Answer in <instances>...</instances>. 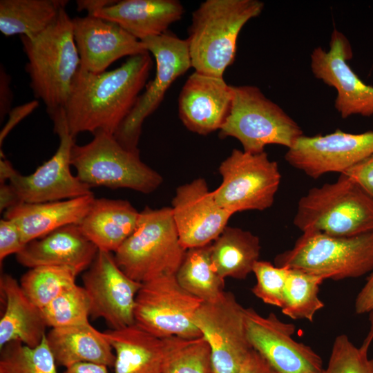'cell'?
<instances>
[{
    "instance_id": "obj_1",
    "label": "cell",
    "mask_w": 373,
    "mask_h": 373,
    "mask_svg": "<svg viewBox=\"0 0 373 373\" xmlns=\"http://www.w3.org/2000/svg\"><path fill=\"white\" fill-rule=\"evenodd\" d=\"M152 64L146 52L129 57L119 67L101 73L79 67L64 107L73 137L98 131L114 135L146 86Z\"/></svg>"
},
{
    "instance_id": "obj_2",
    "label": "cell",
    "mask_w": 373,
    "mask_h": 373,
    "mask_svg": "<svg viewBox=\"0 0 373 373\" xmlns=\"http://www.w3.org/2000/svg\"><path fill=\"white\" fill-rule=\"evenodd\" d=\"M258 0H207L193 11L186 39L191 67L199 73L223 77L236 58L243 26L260 15Z\"/></svg>"
},
{
    "instance_id": "obj_3",
    "label": "cell",
    "mask_w": 373,
    "mask_h": 373,
    "mask_svg": "<svg viewBox=\"0 0 373 373\" xmlns=\"http://www.w3.org/2000/svg\"><path fill=\"white\" fill-rule=\"evenodd\" d=\"M20 39L35 96L43 101L46 111L64 108L80 66L72 19L63 8L41 33L32 37L20 36Z\"/></svg>"
},
{
    "instance_id": "obj_4",
    "label": "cell",
    "mask_w": 373,
    "mask_h": 373,
    "mask_svg": "<svg viewBox=\"0 0 373 373\" xmlns=\"http://www.w3.org/2000/svg\"><path fill=\"white\" fill-rule=\"evenodd\" d=\"M303 233L354 236L373 230V198L347 175L313 187L298 202L293 220Z\"/></svg>"
},
{
    "instance_id": "obj_5",
    "label": "cell",
    "mask_w": 373,
    "mask_h": 373,
    "mask_svg": "<svg viewBox=\"0 0 373 373\" xmlns=\"http://www.w3.org/2000/svg\"><path fill=\"white\" fill-rule=\"evenodd\" d=\"M186 249L182 245L171 207L140 212L133 233L115 253L119 268L143 283L162 275L175 274Z\"/></svg>"
},
{
    "instance_id": "obj_6",
    "label": "cell",
    "mask_w": 373,
    "mask_h": 373,
    "mask_svg": "<svg viewBox=\"0 0 373 373\" xmlns=\"http://www.w3.org/2000/svg\"><path fill=\"white\" fill-rule=\"evenodd\" d=\"M275 265L339 280L373 271V230L354 236L306 231L294 247L276 256Z\"/></svg>"
},
{
    "instance_id": "obj_7",
    "label": "cell",
    "mask_w": 373,
    "mask_h": 373,
    "mask_svg": "<svg viewBox=\"0 0 373 373\" xmlns=\"http://www.w3.org/2000/svg\"><path fill=\"white\" fill-rule=\"evenodd\" d=\"M93 134L90 142L72 148L71 165L81 182L90 188H126L143 193L160 186L162 176L140 160L139 151L124 148L109 133Z\"/></svg>"
},
{
    "instance_id": "obj_8",
    "label": "cell",
    "mask_w": 373,
    "mask_h": 373,
    "mask_svg": "<svg viewBox=\"0 0 373 373\" xmlns=\"http://www.w3.org/2000/svg\"><path fill=\"white\" fill-rule=\"evenodd\" d=\"M232 88V106L220 130L221 137H234L244 151L259 153L268 144L288 149L304 135L299 125L258 87L242 85Z\"/></svg>"
},
{
    "instance_id": "obj_9",
    "label": "cell",
    "mask_w": 373,
    "mask_h": 373,
    "mask_svg": "<svg viewBox=\"0 0 373 373\" xmlns=\"http://www.w3.org/2000/svg\"><path fill=\"white\" fill-rule=\"evenodd\" d=\"M47 113L59 138L55 153L28 175L20 174L8 160L1 158V183L8 180L19 201L26 203L63 200L93 194L89 186L71 173L75 137L68 129L64 108L48 110Z\"/></svg>"
},
{
    "instance_id": "obj_10",
    "label": "cell",
    "mask_w": 373,
    "mask_h": 373,
    "mask_svg": "<svg viewBox=\"0 0 373 373\" xmlns=\"http://www.w3.org/2000/svg\"><path fill=\"white\" fill-rule=\"evenodd\" d=\"M202 302L179 284L175 274L162 275L142 283L135 298V324L160 338H198L202 335L193 317Z\"/></svg>"
},
{
    "instance_id": "obj_11",
    "label": "cell",
    "mask_w": 373,
    "mask_h": 373,
    "mask_svg": "<svg viewBox=\"0 0 373 373\" xmlns=\"http://www.w3.org/2000/svg\"><path fill=\"white\" fill-rule=\"evenodd\" d=\"M218 171L222 182L213 194L218 204L231 214L263 211L273 204L281 175L277 162L265 151L251 153L233 149Z\"/></svg>"
},
{
    "instance_id": "obj_12",
    "label": "cell",
    "mask_w": 373,
    "mask_h": 373,
    "mask_svg": "<svg viewBox=\"0 0 373 373\" xmlns=\"http://www.w3.org/2000/svg\"><path fill=\"white\" fill-rule=\"evenodd\" d=\"M142 41L154 57L155 74L113 135L124 148L135 152L139 151L137 144L144 121L158 108L172 84L191 67L186 39L166 32Z\"/></svg>"
},
{
    "instance_id": "obj_13",
    "label": "cell",
    "mask_w": 373,
    "mask_h": 373,
    "mask_svg": "<svg viewBox=\"0 0 373 373\" xmlns=\"http://www.w3.org/2000/svg\"><path fill=\"white\" fill-rule=\"evenodd\" d=\"M193 322L208 341L213 373H238L250 351L245 308L231 291L216 300L202 302Z\"/></svg>"
},
{
    "instance_id": "obj_14",
    "label": "cell",
    "mask_w": 373,
    "mask_h": 373,
    "mask_svg": "<svg viewBox=\"0 0 373 373\" xmlns=\"http://www.w3.org/2000/svg\"><path fill=\"white\" fill-rule=\"evenodd\" d=\"M82 280L93 319L103 318L111 329L135 324V298L142 283L133 280L119 268L113 253L98 250Z\"/></svg>"
},
{
    "instance_id": "obj_15",
    "label": "cell",
    "mask_w": 373,
    "mask_h": 373,
    "mask_svg": "<svg viewBox=\"0 0 373 373\" xmlns=\"http://www.w3.org/2000/svg\"><path fill=\"white\" fill-rule=\"evenodd\" d=\"M247 336L257 351L278 373H323L321 357L309 346L293 338L295 325L273 312L262 316L245 308Z\"/></svg>"
},
{
    "instance_id": "obj_16",
    "label": "cell",
    "mask_w": 373,
    "mask_h": 373,
    "mask_svg": "<svg viewBox=\"0 0 373 373\" xmlns=\"http://www.w3.org/2000/svg\"><path fill=\"white\" fill-rule=\"evenodd\" d=\"M352 56L348 39L338 30L331 35L328 50L318 46L310 55L314 77L336 90L334 106L343 119L373 115V86L366 84L351 68L348 61Z\"/></svg>"
},
{
    "instance_id": "obj_17",
    "label": "cell",
    "mask_w": 373,
    "mask_h": 373,
    "mask_svg": "<svg viewBox=\"0 0 373 373\" xmlns=\"http://www.w3.org/2000/svg\"><path fill=\"white\" fill-rule=\"evenodd\" d=\"M373 154V131L350 133L339 129L326 135H302L285 153L291 166L312 178L346 170Z\"/></svg>"
},
{
    "instance_id": "obj_18",
    "label": "cell",
    "mask_w": 373,
    "mask_h": 373,
    "mask_svg": "<svg viewBox=\"0 0 373 373\" xmlns=\"http://www.w3.org/2000/svg\"><path fill=\"white\" fill-rule=\"evenodd\" d=\"M171 204L179 238L186 249L212 243L232 216L218 204L203 178L178 186Z\"/></svg>"
},
{
    "instance_id": "obj_19",
    "label": "cell",
    "mask_w": 373,
    "mask_h": 373,
    "mask_svg": "<svg viewBox=\"0 0 373 373\" xmlns=\"http://www.w3.org/2000/svg\"><path fill=\"white\" fill-rule=\"evenodd\" d=\"M79 67L101 73L116 60L149 52L137 39L116 23L88 15L72 19Z\"/></svg>"
},
{
    "instance_id": "obj_20",
    "label": "cell",
    "mask_w": 373,
    "mask_h": 373,
    "mask_svg": "<svg viewBox=\"0 0 373 373\" xmlns=\"http://www.w3.org/2000/svg\"><path fill=\"white\" fill-rule=\"evenodd\" d=\"M233 99L232 86L223 77L195 71L179 95L180 119L190 131L208 135L221 129L230 114Z\"/></svg>"
},
{
    "instance_id": "obj_21",
    "label": "cell",
    "mask_w": 373,
    "mask_h": 373,
    "mask_svg": "<svg viewBox=\"0 0 373 373\" xmlns=\"http://www.w3.org/2000/svg\"><path fill=\"white\" fill-rule=\"evenodd\" d=\"M97 251V247L83 234L79 225L73 224L30 241L16 257L19 264L30 269L68 266L80 273L89 267Z\"/></svg>"
},
{
    "instance_id": "obj_22",
    "label": "cell",
    "mask_w": 373,
    "mask_h": 373,
    "mask_svg": "<svg viewBox=\"0 0 373 373\" xmlns=\"http://www.w3.org/2000/svg\"><path fill=\"white\" fill-rule=\"evenodd\" d=\"M93 194L40 203L20 202L4 212L18 227L23 242L41 238L62 227L78 224L88 211Z\"/></svg>"
},
{
    "instance_id": "obj_23",
    "label": "cell",
    "mask_w": 373,
    "mask_h": 373,
    "mask_svg": "<svg viewBox=\"0 0 373 373\" xmlns=\"http://www.w3.org/2000/svg\"><path fill=\"white\" fill-rule=\"evenodd\" d=\"M104 333L115 351L114 373H164L166 357L178 338H157L136 324Z\"/></svg>"
},
{
    "instance_id": "obj_24",
    "label": "cell",
    "mask_w": 373,
    "mask_h": 373,
    "mask_svg": "<svg viewBox=\"0 0 373 373\" xmlns=\"http://www.w3.org/2000/svg\"><path fill=\"white\" fill-rule=\"evenodd\" d=\"M182 3L177 0H123L97 12L93 16L117 23L142 41L166 32L181 19Z\"/></svg>"
},
{
    "instance_id": "obj_25",
    "label": "cell",
    "mask_w": 373,
    "mask_h": 373,
    "mask_svg": "<svg viewBox=\"0 0 373 373\" xmlns=\"http://www.w3.org/2000/svg\"><path fill=\"white\" fill-rule=\"evenodd\" d=\"M0 289L6 306L0 319V348L13 341L36 347L46 334L41 309L26 296L12 276H1Z\"/></svg>"
},
{
    "instance_id": "obj_26",
    "label": "cell",
    "mask_w": 373,
    "mask_h": 373,
    "mask_svg": "<svg viewBox=\"0 0 373 373\" xmlns=\"http://www.w3.org/2000/svg\"><path fill=\"white\" fill-rule=\"evenodd\" d=\"M139 217L127 200L95 198L78 225L98 250L115 253L135 231Z\"/></svg>"
},
{
    "instance_id": "obj_27",
    "label": "cell",
    "mask_w": 373,
    "mask_h": 373,
    "mask_svg": "<svg viewBox=\"0 0 373 373\" xmlns=\"http://www.w3.org/2000/svg\"><path fill=\"white\" fill-rule=\"evenodd\" d=\"M50 349L57 365L68 367L81 362L113 367L115 354L104 332L90 323L52 328L46 333Z\"/></svg>"
},
{
    "instance_id": "obj_28",
    "label": "cell",
    "mask_w": 373,
    "mask_h": 373,
    "mask_svg": "<svg viewBox=\"0 0 373 373\" xmlns=\"http://www.w3.org/2000/svg\"><path fill=\"white\" fill-rule=\"evenodd\" d=\"M259 238L251 232L228 227L211 244V260L224 279H245L253 271L260 253Z\"/></svg>"
},
{
    "instance_id": "obj_29",
    "label": "cell",
    "mask_w": 373,
    "mask_h": 373,
    "mask_svg": "<svg viewBox=\"0 0 373 373\" xmlns=\"http://www.w3.org/2000/svg\"><path fill=\"white\" fill-rule=\"evenodd\" d=\"M67 0H1L0 31L6 36L35 37L57 17Z\"/></svg>"
},
{
    "instance_id": "obj_30",
    "label": "cell",
    "mask_w": 373,
    "mask_h": 373,
    "mask_svg": "<svg viewBox=\"0 0 373 373\" xmlns=\"http://www.w3.org/2000/svg\"><path fill=\"white\" fill-rule=\"evenodd\" d=\"M211 244L186 249L175 274L179 284L203 302L213 301L224 291V279L212 263Z\"/></svg>"
},
{
    "instance_id": "obj_31",
    "label": "cell",
    "mask_w": 373,
    "mask_h": 373,
    "mask_svg": "<svg viewBox=\"0 0 373 373\" xmlns=\"http://www.w3.org/2000/svg\"><path fill=\"white\" fill-rule=\"evenodd\" d=\"M323 276L298 269H289L284 291L282 312L294 320L312 322L316 313L324 307L318 297Z\"/></svg>"
},
{
    "instance_id": "obj_32",
    "label": "cell",
    "mask_w": 373,
    "mask_h": 373,
    "mask_svg": "<svg viewBox=\"0 0 373 373\" xmlns=\"http://www.w3.org/2000/svg\"><path fill=\"white\" fill-rule=\"evenodd\" d=\"M79 273L68 266H40L30 269L20 280L26 296L41 309L76 284Z\"/></svg>"
},
{
    "instance_id": "obj_33",
    "label": "cell",
    "mask_w": 373,
    "mask_h": 373,
    "mask_svg": "<svg viewBox=\"0 0 373 373\" xmlns=\"http://www.w3.org/2000/svg\"><path fill=\"white\" fill-rule=\"evenodd\" d=\"M1 350L0 373H57L46 334L36 347L13 341Z\"/></svg>"
},
{
    "instance_id": "obj_34",
    "label": "cell",
    "mask_w": 373,
    "mask_h": 373,
    "mask_svg": "<svg viewBox=\"0 0 373 373\" xmlns=\"http://www.w3.org/2000/svg\"><path fill=\"white\" fill-rule=\"evenodd\" d=\"M47 326L65 327L89 323L90 303L84 287H70L41 309Z\"/></svg>"
},
{
    "instance_id": "obj_35",
    "label": "cell",
    "mask_w": 373,
    "mask_h": 373,
    "mask_svg": "<svg viewBox=\"0 0 373 373\" xmlns=\"http://www.w3.org/2000/svg\"><path fill=\"white\" fill-rule=\"evenodd\" d=\"M164 373H213L211 347L204 337H178L164 362Z\"/></svg>"
},
{
    "instance_id": "obj_36",
    "label": "cell",
    "mask_w": 373,
    "mask_h": 373,
    "mask_svg": "<svg viewBox=\"0 0 373 373\" xmlns=\"http://www.w3.org/2000/svg\"><path fill=\"white\" fill-rule=\"evenodd\" d=\"M367 351L357 347L347 335H338L323 373H373V358L368 357Z\"/></svg>"
},
{
    "instance_id": "obj_37",
    "label": "cell",
    "mask_w": 373,
    "mask_h": 373,
    "mask_svg": "<svg viewBox=\"0 0 373 373\" xmlns=\"http://www.w3.org/2000/svg\"><path fill=\"white\" fill-rule=\"evenodd\" d=\"M252 272L256 278L252 293L265 303L282 308L289 268L258 260Z\"/></svg>"
},
{
    "instance_id": "obj_38",
    "label": "cell",
    "mask_w": 373,
    "mask_h": 373,
    "mask_svg": "<svg viewBox=\"0 0 373 373\" xmlns=\"http://www.w3.org/2000/svg\"><path fill=\"white\" fill-rule=\"evenodd\" d=\"M26 246L17 226L10 220H0V262L8 256L19 254Z\"/></svg>"
},
{
    "instance_id": "obj_39",
    "label": "cell",
    "mask_w": 373,
    "mask_h": 373,
    "mask_svg": "<svg viewBox=\"0 0 373 373\" xmlns=\"http://www.w3.org/2000/svg\"><path fill=\"white\" fill-rule=\"evenodd\" d=\"M343 174L350 178L373 198V154L350 167Z\"/></svg>"
},
{
    "instance_id": "obj_40",
    "label": "cell",
    "mask_w": 373,
    "mask_h": 373,
    "mask_svg": "<svg viewBox=\"0 0 373 373\" xmlns=\"http://www.w3.org/2000/svg\"><path fill=\"white\" fill-rule=\"evenodd\" d=\"M39 106L37 100H32L11 109L8 113V119L0 132V146L12 129L22 119L30 115Z\"/></svg>"
},
{
    "instance_id": "obj_41",
    "label": "cell",
    "mask_w": 373,
    "mask_h": 373,
    "mask_svg": "<svg viewBox=\"0 0 373 373\" xmlns=\"http://www.w3.org/2000/svg\"><path fill=\"white\" fill-rule=\"evenodd\" d=\"M238 373H278L254 349L243 362Z\"/></svg>"
},
{
    "instance_id": "obj_42",
    "label": "cell",
    "mask_w": 373,
    "mask_h": 373,
    "mask_svg": "<svg viewBox=\"0 0 373 373\" xmlns=\"http://www.w3.org/2000/svg\"><path fill=\"white\" fill-rule=\"evenodd\" d=\"M354 308L358 314L370 313L373 311V271L358 292L355 300Z\"/></svg>"
},
{
    "instance_id": "obj_43",
    "label": "cell",
    "mask_w": 373,
    "mask_h": 373,
    "mask_svg": "<svg viewBox=\"0 0 373 373\" xmlns=\"http://www.w3.org/2000/svg\"><path fill=\"white\" fill-rule=\"evenodd\" d=\"M10 77L6 72L2 65L0 69V119L1 121L11 111V104L13 99L10 88Z\"/></svg>"
},
{
    "instance_id": "obj_44",
    "label": "cell",
    "mask_w": 373,
    "mask_h": 373,
    "mask_svg": "<svg viewBox=\"0 0 373 373\" xmlns=\"http://www.w3.org/2000/svg\"><path fill=\"white\" fill-rule=\"evenodd\" d=\"M17 194L10 185L6 182L0 184V211H6L9 208L20 203Z\"/></svg>"
},
{
    "instance_id": "obj_45",
    "label": "cell",
    "mask_w": 373,
    "mask_h": 373,
    "mask_svg": "<svg viewBox=\"0 0 373 373\" xmlns=\"http://www.w3.org/2000/svg\"><path fill=\"white\" fill-rule=\"evenodd\" d=\"M107 368L106 365L99 363L81 362L66 367L64 373H108Z\"/></svg>"
},
{
    "instance_id": "obj_46",
    "label": "cell",
    "mask_w": 373,
    "mask_h": 373,
    "mask_svg": "<svg viewBox=\"0 0 373 373\" xmlns=\"http://www.w3.org/2000/svg\"><path fill=\"white\" fill-rule=\"evenodd\" d=\"M113 0H77V8L79 11L86 10L88 15H93L102 9L114 4Z\"/></svg>"
},
{
    "instance_id": "obj_47",
    "label": "cell",
    "mask_w": 373,
    "mask_h": 373,
    "mask_svg": "<svg viewBox=\"0 0 373 373\" xmlns=\"http://www.w3.org/2000/svg\"><path fill=\"white\" fill-rule=\"evenodd\" d=\"M369 314L370 329L366 338L361 345V347L366 350L369 349V347L373 341V311Z\"/></svg>"
}]
</instances>
